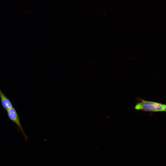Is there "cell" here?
I'll use <instances>...</instances> for the list:
<instances>
[{
	"label": "cell",
	"instance_id": "obj_3",
	"mask_svg": "<svg viewBox=\"0 0 166 166\" xmlns=\"http://www.w3.org/2000/svg\"><path fill=\"white\" fill-rule=\"evenodd\" d=\"M0 99L2 105L6 110L13 107L10 100L4 94L0 88Z\"/></svg>",
	"mask_w": 166,
	"mask_h": 166
},
{
	"label": "cell",
	"instance_id": "obj_2",
	"mask_svg": "<svg viewBox=\"0 0 166 166\" xmlns=\"http://www.w3.org/2000/svg\"><path fill=\"white\" fill-rule=\"evenodd\" d=\"M6 111L9 119L17 126L18 131L22 132L25 140H27L28 137L23 129L19 117L15 108L13 107Z\"/></svg>",
	"mask_w": 166,
	"mask_h": 166
},
{
	"label": "cell",
	"instance_id": "obj_1",
	"mask_svg": "<svg viewBox=\"0 0 166 166\" xmlns=\"http://www.w3.org/2000/svg\"><path fill=\"white\" fill-rule=\"evenodd\" d=\"M138 102L136 104L134 109L136 110L144 112H160L166 111V105L151 101H146L139 98Z\"/></svg>",
	"mask_w": 166,
	"mask_h": 166
}]
</instances>
